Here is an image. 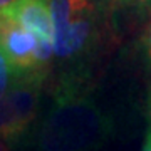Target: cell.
<instances>
[{"mask_svg": "<svg viewBox=\"0 0 151 151\" xmlns=\"http://www.w3.org/2000/svg\"><path fill=\"white\" fill-rule=\"evenodd\" d=\"M89 77L60 74L54 101L37 131L40 151H94L113 133V121L96 103Z\"/></svg>", "mask_w": 151, "mask_h": 151, "instance_id": "1", "label": "cell"}, {"mask_svg": "<svg viewBox=\"0 0 151 151\" xmlns=\"http://www.w3.org/2000/svg\"><path fill=\"white\" fill-rule=\"evenodd\" d=\"M54 22V59L65 67L60 74L89 77L87 65L104 40V17L99 0H49Z\"/></svg>", "mask_w": 151, "mask_h": 151, "instance_id": "2", "label": "cell"}, {"mask_svg": "<svg viewBox=\"0 0 151 151\" xmlns=\"http://www.w3.org/2000/svg\"><path fill=\"white\" fill-rule=\"evenodd\" d=\"M44 79L40 76L19 77L10 91L0 97V138L17 141L27 134L37 116Z\"/></svg>", "mask_w": 151, "mask_h": 151, "instance_id": "3", "label": "cell"}, {"mask_svg": "<svg viewBox=\"0 0 151 151\" xmlns=\"http://www.w3.org/2000/svg\"><path fill=\"white\" fill-rule=\"evenodd\" d=\"M32 34L39 42V62L49 72L54 60V22L49 0H15L0 12Z\"/></svg>", "mask_w": 151, "mask_h": 151, "instance_id": "4", "label": "cell"}, {"mask_svg": "<svg viewBox=\"0 0 151 151\" xmlns=\"http://www.w3.org/2000/svg\"><path fill=\"white\" fill-rule=\"evenodd\" d=\"M0 50L10 60L19 77L40 76L47 72L39 62V42L32 34L0 14Z\"/></svg>", "mask_w": 151, "mask_h": 151, "instance_id": "5", "label": "cell"}, {"mask_svg": "<svg viewBox=\"0 0 151 151\" xmlns=\"http://www.w3.org/2000/svg\"><path fill=\"white\" fill-rule=\"evenodd\" d=\"M19 74L10 64V60L5 57V54L0 50V97L5 96L12 89V86L17 82Z\"/></svg>", "mask_w": 151, "mask_h": 151, "instance_id": "6", "label": "cell"}, {"mask_svg": "<svg viewBox=\"0 0 151 151\" xmlns=\"http://www.w3.org/2000/svg\"><path fill=\"white\" fill-rule=\"evenodd\" d=\"M108 12L114 10H133L146 7V0H103Z\"/></svg>", "mask_w": 151, "mask_h": 151, "instance_id": "7", "label": "cell"}, {"mask_svg": "<svg viewBox=\"0 0 151 151\" xmlns=\"http://www.w3.org/2000/svg\"><path fill=\"white\" fill-rule=\"evenodd\" d=\"M141 45H143L145 55L151 60V24H148V27H146L145 32H143V37H141Z\"/></svg>", "mask_w": 151, "mask_h": 151, "instance_id": "8", "label": "cell"}, {"mask_svg": "<svg viewBox=\"0 0 151 151\" xmlns=\"http://www.w3.org/2000/svg\"><path fill=\"white\" fill-rule=\"evenodd\" d=\"M141 151H151V133H148L146 141H145V146H143V150Z\"/></svg>", "mask_w": 151, "mask_h": 151, "instance_id": "9", "label": "cell"}, {"mask_svg": "<svg viewBox=\"0 0 151 151\" xmlns=\"http://www.w3.org/2000/svg\"><path fill=\"white\" fill-rule=\"evenodd\" d=\"M14 2H15V0H0V12L5 10L7 7H10Z\"/></svg>", "mask_w": 151, "mask_h": 151, "instance_id": "10", "label": "cell"}, {"mask_svg": "<svg viewBox=\"0 0 151 151\" xmlns=\"http://www.w3.org/2000/svg\"><path fill=\"white\" fill-rule=\"evenodd\" d=\"M0 151H7V146L4 145V141L0 139Z\"/></svg>", "mask_w": 151, "mask_h": 151, "instance_id": "11", "label": "cell"}, {"mask_svg": "<svg viewBox=\"0 0 151 151\" xmlns=\"http://www.w3.org/2000/svg\"><path fill=\"white\" fill-rule=\"evenodd\" d=\"M146 5H151V0H146Z\"/></svg>", "mask_w": 151, "mask_h": 151, "instance_id": "12", "label": "cell"}, {"mask_svg": "<svg viewBox=\"0 0 151 151\" xmlns=\"http://www.w3.org/2000/svg\"><path fill=\"white\" fill-rule=\"evenodd\" d=\"M148 133H151V128H150V131H148Z\"/></svg>", "mask_w": 151, "mask_h": 151, "instance_id": "13", "label": "cell"}, {"mask_svg": "<svg viewBox=\"0 0 151 151\" xmlns=\"http://www.w3.org/2000/svg\"><path fill=\"white\" fill-rule=\"evenodd\" d=\"M99 2H103V0H99Z\"/></svg>", "mask_w": 151, "mask_h": 151, "instance_id": "14", "label": "cell"}]
</instances>
